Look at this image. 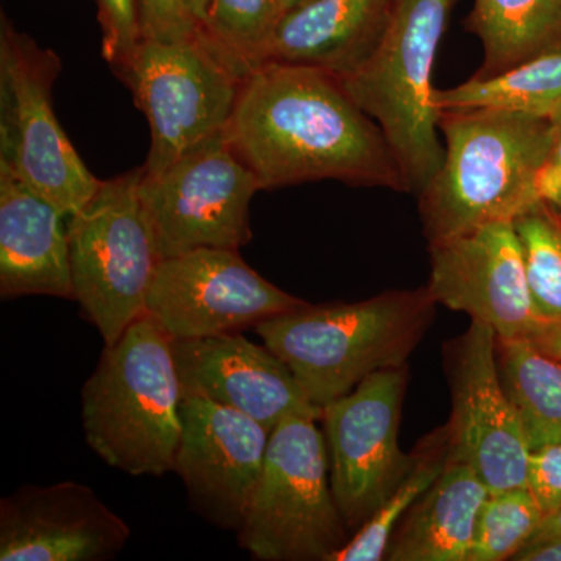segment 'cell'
Returning a JSON list of instances; mask_svg holds the SVG:
<instances>
[{
	"label": "cell",
	"instance_id": "cell-9",
	"mask_svg": "<svg viewBox=\"0 0 561 561\" xmlns=\"http://www.w3.org/2000/svg\"><path fill=\"white\" fill-rule=\"evenodd\" d=\"M117 77L149 121L146 176L164 172L186 151L224 131L245 81L202 31L173 43L144 39Z\"/></svg>",
	"mask_w": 561,
	"mask_h": 561
},
{
	"label": "cell",
	"instance_id": "cell-5",
	"mask_svg": "<svg viewBox=\"0 0 561 561\" xmlns=\"http://www.w3.org/2000/svg\"><path fill=\"white\" fill-rule=\"evenodd\" d=\"M459 2L394 0L378 49L359 69L339 79L357 106L381 127L416 194L445 157L432 72L449 14Z\"/></svg>",
	"mask_w": 561,
	"mask_h": 561
},
{
	"label": "cell",
	"instance_id": "cell-26",
	"mask_svg": "<svg viewBox=\"0 0 561 561\" xmlns=\"http://www.w3.org/2000/svg\"><path fill=\"white\" fill-rule=\"evenodd\" d=\"M545 512L529 489L490 493L476 523L468 561H504L529 545Z\"/></svg>",
	"mask_w": 561,
	"mask_h": 561
},
{
	"label": "cell",
	"instance_id": "cell-10",
	"mask_svg": "<svg viewBox=\"0 0 561 561\" xmlns=\"http://www.w3.org/2000/svg\"><path fill=\"white\" fill-rule=\"evenodd\" d=\"M260 183L225 130L139 183V201L162 260L197 249L239 250L251 239L250 203Z\"/></svg>",
	"mask_w": 561,
	"mask_h": 561
},
{
	"label": "cell",
	"instance_id": "cell-31",
	"mask_svg": "<svg viewBox=\"0 0 561 561\" xmlns=\"http://www.w3.org/2000/svg\"><path fill=\"white\" fill-rule=\"evenodd\" d=\"M537 194L561 219V165L546 164L537 176Z\"/></svg>",
	"mask_w": 561,
	"mask_h": 561
},
{
	"label": "cell",
	"instance_id": "cell-12",
	"mask_svg": "<svg viewBox=\"0 0 561 561\" xmlns=\"http://www.w3.org/2000/svg\"><path fill=\"white\" fill-rule=\"evenodd\" d=\"M306 305L253 271L239 250L197 249L160 262L147 316L172 339H202L256 328Z\"/></svg>",
	"mask_w": 561,
	"mask_h": 561
},
{
	"label": "cell",
	"instance_id": "cell-13",
	"mask_svg": "<svg viewBox=\"0 0 561 561\" xmlns=\"http://www.w3.org/2000/svg\"><path fill=\"white\" fill-rule=\"evenodd\" d=\"M497 342L490 327L471 321L448 362L449 459L478 472L490 493L527 489L531 451L522 416L502 381Z\"/></svg>",
	"mask_w": 561,
	"mask_h": 561
},
{
	"label": "cell",
	"instance_id": "cell-35",
	"mask_svg": "<svg viewBox=\"0 0 561 561\" xmlns=\"http://www.w3.org/2000/svg\"><path fill=\"white\" fill-rule=\"evenodd\" d=\"M546 164L561 165V113L552 119V149Z\"/></svg>",
	"mask_w": 561,
	"mask_h": 561
},
{
	"label": "cell",
	"instance_id": "cell-32",
	"mask_svg": "<svg viewBox=\"0 0 561 561\" xmlns=\"http://www.w3.org/2000/svg\"><path fill=\"white\" fill-rule=\"evenodd\" d=\"M529 341L545 353L551 354L556 359L561 360V319L540 321Z\"/></svg>",
	"mask_w": 561,
	"mask_h": 561
},
{
	"label": "cell",
	"instance_id": "cell-34",
	"mask_svg": "<svg viewBox=\"0 0 561 561\" xmlns=\"http://www.w3.org/2000/svg\"><path fill=\"white\" fill-rule=\"evenodd\" d=\"M561 538V507L556 512L549 513L542 519L540 529L534 535L529 545H537V542L560 540ZM527 545V546H529Z\"/></svg>",
	"mask_w": 561,
	"mask_h": 561
},
{
	"label": "cell",
	"instance_id": "cell-25",
	"mask_svg": "<svg viewBox=\"0 0 561 561\" xmlns=\"http://www.w3.org/2000/svg\"><path fill=\"white\" fill-rule=\"evenodd\" d=\"M279 20L278 0H209L201 31L245 80L267 61Z\"/></svg>",
	"mask_w": 561,
	"mask_h": 561
},
{
	"label": "cell",
	"instance_id": "cell-16",
	"mask_svg": "<svg viewBox=\"0 0 561 561\" xmlns=\"http://www.w3.org/2000/svg\"><path fill=\"white\" fill-rule=\"evenodd\" d=\"M128 524L84 483L24 485L0 501V560L105 561L130 540Z\"/></svg>",
	"mask_w": 561,
	"mask_h": 561
},
{
	"label": "cell",
	"instance_id": "cell-11",
	"mask_svg": "<svg viewBox=\"0 0 561 561\" xmlns=\"http://www.w3.org/2000/svg\"><path fill=\"white\" fill-rule=\"evenodd\" d=\"M408 365L368 376L321 413L331 486L350 530L356 531L412 470L415 453H402V402Z\"/></svg>",
	"mask_w": 561,
	"mask_h": 561
},
{
	"label": "cell",
	"instance_id": "cell-33",
	"mask_svg": "<svg viewBox=\"0 0 561 561\" xmlns=\"http://www.w3.org/2000/svg\"><path fill=\"white\" fill-rule=\"evenodd\" d=\"M516 561H561V538L560 540L537 542L529 545L516 553Z\"/></svg>",
	"mask_w": 561,
	"mask_h": 561
},
{
	"label": "cell",
	"instance_id": "cell-3",
	"mask_svg": "<svg viewBox=\"0 0 561 561\" xmlns=\"http://www.w3.org/2000/svg\"><path fill=\"white\" fill-rule=\"evenodd\" d=\"M427 287L391 290L368 300L306 305L257 324L316 408L323 411L368 376L408 365L435 313Z\"/></svg>",
	"mask_w": 561,
	"mask_h": 561
},
{
	"label": "cell",
	"instance_id": "cell-8",
	"mask_svg": "<svg viewBox=\"0 0 561 561\" xmlns=\"http://www.w3.org/2000/svg\"><path fill=\"white\" fill-rule=\"evenodd\" d=\"M61 70L54 50L0 22V162L49 198L66 216L83 208L101 187L73 149L51 105Z\"/></svg>",
	"mask_w": 561,
	"mask_h": 561
},
{
	"label": "cell",
	"instance_id": "cell-21",
	"mask_svg": "<svg viewBox=\"0 0 561 561\" xmlns=\"http://www.w3.org/2000/svg\"><path fill=\"white\" fill-rule=\"evenodd\" d=\"M465 28L481 39L476 79H491L561 49V0H474Z\"/></svg>",
	"mask_w": 561,
	"mask_h": 561
},
{
	"label": "cell",
	"instance_id": "cell-29",
	"mask_svg": "<svg viewBox=\"0 0 561 561\" xmlns=\"http://www.w3.org/2000/svg\"><path fill=\"white\" fill-rule=\"evenodd\" d=\"M142 41H184L201 32L181 0H138Z\"/></svg>",
	"mask_w": 561,
	"mask_h": 561
},
{
	"label": "cell",
	"instance_id": "cell-22",
	"mask_svg": "<svg viewBox=\"0 0 561 561\" xmlns=\"http://www.w3.org/2000/svg\"><path fill=\"white\" fill-rule=\"evenodd\" d=\"M434 101L440 111L491 108L556 119L561 113V49L491 79L471 77L451 90H435Z\"/></svg>",
	"mask_w": 561,
	"mask_h": 561
},
{
	"label": "cell",
	"instance_id": "cell-19",
	"mask_svg": "<svg viewBox=\"0 0 561 561\" xmlns=\"http://www.w3.org/2000/svg\"><path fill=\"white\" fill-rule=\"evenodd\" d=\"M393 7L394 0H312L280 18L265 62L350 76L378 49Z\"/></svg>",
	"mask_w": 561,
	"mask_h": 561
},
{
	"label": "cell",
	"instance_id": "cell-28",
	"mask_svg": "<svg viewBox=\"0 0 561 561\" xmlns=\"http://www.w3.org/2000/svg\"><path fill=\"white\" fill-rule=\"evenodd\" d=\"M102 27V55L119 76L142 43L138 0H95Z\"/></svg>",
	"mask_w": 561,
	"mask_h": 561
},
{
	"label": "cell",
	"instance_id": "cell-30",
	"mask_svg": "<svg viewBox=\"0 0 561 561\" xmlns=\"http://www.w3.org/2000/svg\"><path fill=\"white\" fill-rule=\"evenodd\" d=\"M527 489L545 515L561 507V445L531 449Z\"/></svg>",
	"mask_w": 561,
	"mask_h": 561
},
{
	"label": "cell",
	"instance_id": "cell-23",
	"mask_svg": "<svg viewBox=\"0 0 561 561\" xmlns=\"http://www.w3.org/2000/svg\"><path fill=\"white\" fill-rule=\"evenodd\" d=\"M497 359L530 448L561 445V360L529 339L497 342Z\"/></svg>",
	"mask_w": 561,
	"mask_h": 561
},
{
	"label": "cell",
	"instance_id": "cell-4",
	"mask_svg": "<svg viewBox=\"0 0 561 561\" xmlns=\"http://www.w3.org/2000/svg\"><path fill=\"white\" fill-rule=\"evenodd\" d=\"M183 398L172 337L144 316L105 345L81 389L88 446L130 476L175 471Z\"/></svg>",
	"mask_w": 561,
	"mask_h": 561
},
{
	"label": "cell",
	"instance_id": "cell-2",
	"mask_svg": "<svg viewBox=\"0 0 561 561\" xmlns=\"http://www.w3.org/2000/svg\"><path fill=\"white\" fill-rule=\"evenodd\" d=\"M440 169L419 192L427 242L491 221H515L540 203L537 176L552 149V121L513 111L442 110Z\"/></svg>",
	"mask_w": 561,
	"mask_h": 561
},
{
	"label": "cell",
	"instance_id": "cell-1",
	"mask_svg": "<svg viewBox=\"0 0 561 561\" xmlns=\"http://www.w3.org/2000/svg\"><path fill=\"white\" fill-rule=\"evenodd\" d=\"M225 136L261 191L337 180L412 192L381 127L323 69L276 61L254 69Z\"/></svg>",
	"mask_w": 561,
	"mask_h": 561
},
{
	"label": "cell",
	"instance_id": "cell-18",
	"mask_svg": "<svg viewBox=\"0 0 561 561\" xmlns=\"http://www.w3.org/2000/svg\"><path fill=\"white\" fill-rule=\"evenodd\" d=\"M58 209L0 162V297L47 295L76 300L68 228Z\"/></svg>",
	"mask_w": 561,
	"mask_h": 561
},
{
	"label": "cell",
	"instance_id": "cell-37",
	"mask_svg": "<svg viewBox=\"0 0 561 561\" xmlns=\"http://www.w3.org/2000/svg\"><path fill=\"white\" fill-rule=\"evenodd\" d=\"M312 2V0H278L280 18L284 14L290 13L291 10L300 9L306 3Z\"/></svg>",
	"mask_w": 561,
	"mask_h": 561
},
{
	"label": "cell",
	"instance_id": "cell-17",
	"mask_svg": "<svg viewBox=\"0 0 561 561\" xmlns=\"http://www.w3.org/2000/svg\"><path fill=\"white\" fill-rule=\"evenodd\" d=\"M184 397H201L250 416L273 432L284 421L321 420L290 368L239 332L172 339Z\"/></svg>",
	"mask_w": 561,
	"mask_h": 561
},
{
	"label": "cell",
	"instance_id": "cell-27",
	"mask_svg": "<svg viewBox=\"0 0 561 561\" xmlns=\"http://www.w3.org/2000/svg\"><path fill=\"white\" fill-rule=\"evenodd\" d=\"M531 300L541 321L561 319V219L545 202L515 220Z\"/></svg>",
	"mask_w": 561,
	"mask_h": 561
},
{
	"label": "cell",
	"instance_id": "cell-15",
	"mask_svg": "<svg viewBox=\"0 0 561 561\" xmlns=\"http://www.w3.org/2000/svg\"><path fill=\"white\" fill-rule=\"evenodd\" d=\"M175 471L192 508L224 530H241L260 485L272 432L201 397H184Z\"/></svg>",
	"mask_w": 561,
	"mask_h": 561
},
{
	"label": "cell",
	"instance_id": "cell-24",
	"mask_svg": "<svg viewBox=\"0 0 561 561\" xmlns=\"http://www.w3.org/2000/svg\"><path fill=\"white\" fill-rule=\"evenodd\" d=\"M448 460L449 442L445 426L421 442L412 470L330 561L386 560L394 530L420 497L440 478Z\"/></svg>",
	"mask_w": 561,
	"mask_h": 561
},
{
	"label": "cell",
	"instance_id": "cell-20",
	"mask_svg": "<svg viewBox=\"0 0 561 561\" xmlns=\"http://www.w3.org/2000/svg\"><path fill=\"white\" fill-rule=\"evenodd\" d=\"M489 494L478 472L449 459L440 478L394 530L386 560L468 561L476 523Z\"/></svg>",
	"mask_w": 561,
	"mask_h": 561
},
{
	"label": "cell",
	"instance_id": "cell-6",
	"mask_svg": "<svg viewBox=\"0 0 561 561\" xmlns=\"http://www.w3.org/2000/svg\"><path fill=\"white\" fill-rule=\"evenodd\" d=\"M140 179L142 165L102 181L66 227L73 295L105 345L147 316L151 280L162 261L140 205Z\"/></svg>",
	"mask_w": 561,
	"mask_h": 561
},
{
	"label": "cell",
	"instance_id": "cell-7",
	"mask_svg": "<svg viewBox=\"0 0 561 561\" xmlns=\"http://www.w3.org/2000/svg\"><path fill=\"white\" fill-rule=\"evenodd\" d=\"M320 420L284 421L267 459L239 545L262 561H330L351 538L331 486Z\"/></svg>",
	"mask_w": 561,
	"mask_h": 561
},
{
	"label": "cell",
	"instance_id": "cell-14",
	"mask_svg": "<svg viewBox=\"0 0 561 561\" xmlns=\"http://www.w3.org/2000/svg\"><path fill=\"white\" fill-rule=\"evenodd\" d=\"M427 290L437 305L468 313L504 342L529 339L540 324L515 221L482 225L431 243Z\"/></svg>",
	"mask_w": 561,
	"mask_h": 561
},
{
	"label": "cell",
	"instance_id": "cell-36",
	"mask_svg": "<svg viewBox=\"0 0 561 561\" xmlns=\"http://www.w3.org/2000/svg\"><path fill=\"white\" fill-rule=\"evenodd\" d=\"M190 11L192 18L201 24L203 18H205L206 10H208L209 0H181Z\"/></svg>",
	"mask_w": 561,
	"mask_h": 561
}]
</instances>
